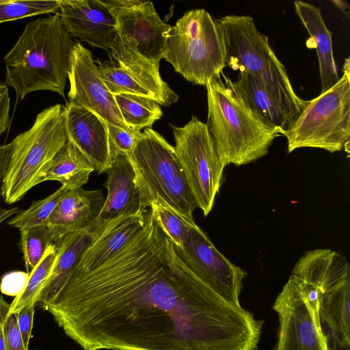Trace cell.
Returning a JSON list of instances; mask_svg holds the SVG:
<instances>
[{"mask_svg":"<svg viewBox=\"0 0 350 350\" xmlns=\"http://www.w3.org/2000/svg\"><path fill=\"white\" fill-rule=\"evenodd\" d=\"M144 213L119 251L73 270L44 309L83 350H257L263 321L209 288Z\"/></svg>","mask_w":350,"mask_h":350,"instance_id":"1","label":"cell"},{"mask_svg":"<svg viewBox=\"0 0 350 350\" xmlns=\"http://www.w3.org/2000/svg\"><path fill=\"white\" fill-rule=\"evenodd\" d=\"M74 44L57 12L31 21L3 58L4 83L21 100L41 90L64 97Z\"/></svg>","mask_w":350,"mask_h":350,"instance_id":"2","label":"cell"},{"mask_svg":"<svg viewBox=\"0 0 350 350\" xmlns=\"http://www.w3.org/2000/svg\"><path fill=\"white\" fill-rule=\"evenodd\" d=\"M209 80L206 88V126L224 167L254 162L268 154L280 133L264 122L221 73Z\"/></svg>","mask_w":350,"mask_h":350,"instance_id":"3","label":"cell"},{"mask_svg":"<svg viewBox=\"0 0 350 350\" xmlns=\"http://www.w3.org/2000/svg\"><path fill=\"white\" fill-rule=\"evenodd\" d=\"M215 21L226 66L258 79L293 120L308 100L296 94L285 66L270 46L268 38L258 30L253 17L226 15Z\"/></svg>","mask_w":350,"mask_h":350,"instance_id":"4","label":"cell"},{"mask_svg":"<svg viewBox=\"0 0 350 350\" xmlns=\"http://www.w3.org/2000/svg\"><path fill=\"white\" fill-rule=\"evenodd\" d=\"M292 274L318 290V318L328 350H349L350 266L342 254L329 249L306 252Z\"/></svg>","mask_w":350,"mask_h":350,"instance_id":"5","label":"cell"},{"mask_svg":"<svg viewBox=\"0 0 350 350\" xmlns=\"http://www.w3.org/2000/svg\"><path fill=\"white\" fill-rule=\"evenodd\" d=\"M134 170L143 213L159 198L182 215L193 219L197 204L174 147L146 128L128 157Z\"/></svg>","mask_w":350,"mask_h":350,"instance_id":"6","label":"cell"},{"mask_svg":"<svg viewBox=\"0 0 350 350\" xmlns=\"http://www.w3.org/2000/svg\"><path fill=\"white\" fill-rule=\"evenodd\" d=\"M11 142V157L0 187L1 197L9 204L42 183L47 164L67 142L65 106L56 104L43 109L31 127Z\"/></svg>","mask_w":350,"mask_h":350,"instance_id":"7","label":"cell"},{"mask_svg":"<svg viewBox=\"0 0 350 350\" xmlns=\"http://www.w3.org/2000/svg\"><path fill=\"white\" fill-rule=\"evenodd\" d=\"M331 88L308 100L301 113L282 135L288 152L301 148H321L332 153L342 150L350 137V71Z\"/></svg>","mask_w":350,"mask_h":350,"instance_id":"8","label":"cell"},{"mask_svg":"<svg viewBox=\"0 0 350 350\" xmlns=\"http://www.w3.org/2000/svg\"><path fill=\"white\" fill-rule=\"evenodd\" d=\"M165 59L187 81L206 85L226 67L215 19L204 9L188 10L171 27Z\"/></svg>","mask_w":350,"mask_h":350,"instance_id":"9","label":"cell"},{"mask_svg":"<svg viewBox=\"0 0 350 350\" xmlns=\"http://www.w3.org/2000/svg\"><path fill=\"white\" fill-rule=\"evenodd\" d=\"M170 126L174 149L197 207L207 216L219 192L224 169L213 138L206 124L195 116L183 126Z\"/></svg>","mask_w":350,"mask_h":350,"instance_id":"10","label":"cell"},{"mask_svg":"<svg viewBox=\"0 0 350 350\" xmlns=\"http://www.w3.org/2000/svg\"><path fill=\"white\" fill-rule=\"evenodd\" d=\"M273 308L280 322L278 342L273 350H328L319 321L297 276H290Z\"/></svg>","mask_w":350,"mask_h":350,"instance_id":"11","label":"cell"},{"mask_svg":"<svg viewBox=\"0 0 350 350\" xmlns=\"http://www.w3.org/2000/svg\"><path fill=\"white\" fill-rule=\"evenodd\" d=\"M69 103L92 111L106 124L131 130L122 118L113 94L101 78L90 51L75 42L68 73Z\"/></svg>","mask_w":350,"mask_h":350,"instance_id":"12","label":"cell"},{"mask_svg":"<svg viewBox=\"0 0 350 350\" xmlns=\"http://www.w3.org/2000/svg\"><path fill=\"white\" fill-rule=\"evenodd\" d=\"M181 248L196 273L209 288L231 305L241 306L239 295L247 275L244 270L219 252L197 225Z\"/></svg>","mask_w":350,"mask_h":350,"instance_id":"13","label":"cell"},{"mask_svg":"<svg viewBox=\"0 0 350 350\" xmlns=\"http://www.w3.org/2000/svg\"><path fill=\"white\" fill-rule=\"evenodd\" d=\"M110 12L115 17L119 38L146 60L159 65L167 54L171 26L161 20L153 3L140 1Z\"/></svg>","mask_w":350,"mask_h":350,"instance_id":"14","label":"cell"},{"mask_svg":"<svg viewBox=\"0 0 350 350\" xmlns=\"http://www.w3.org/2000/svg\"><path fill=\"white\" fill-rule=\"evenodd\" d=\"M57 13L72 37L110 50L116 36V19L101 0H60Z\"/></svg>","mask_w":350,"mask_h":350,"instance_id":"15","label":"cell"},{"mask_svg":"<svg viewBox=\"0 0 350 350\" xmlns=\"http://www.w3.org/2000/svg\"><path fill=\"white\" fill-rule=\"evenodd\" d=\"M67 142L72 144L103 174L113 163L106 123L88 109L67 102L65 106Z\"/></svg>","mask_w":350,"mask_h":350,"instance_id":"16","label":"cell"},{"mask_svg":"<svg viewBox=\"0 0 350 350\" xmlns=\"http://www.w3.org/2000/svg\"><path fill=\"white\" fill-rule=\"evenodd\" d=\"M101 189L68 190L57 202L46 226L53 242L88 228L96 221L105 202Z\"/></svg>","mask_w":350,"mask_h":350,"instance_id":"17","label":"cell"},{"mask_svg":"<svg viewBox=\"0 0 350 350\" xmlns=\"http://www.w3.org/2000/svg\"><path fill=\"white\" fill-rule=\"evenodd\" d=\"M105 172L107 179L104 186L107 195L93 224L96 232L118 217L142 213L135 174L129 157H117Z\"/></svg>","mask_w":350,"mask_h":350,"instance_id":"18","label":"cell"},{"mask_svg":"<svg viewBox=\"0 0 350 350\" xmlns=\"http://www.w3.org/2000/svg\"><path fill=\"white\" fill-rule=\"evenodd\" d=\"M144 212L122 215L106 224L96 233L91 245L82 254L73 270L90 271L119 251L143 226Z\"/></svg>","mask_w":350,"mask_h":350,"instance_id":"19","label":"cell"},{"mask_svg":"<svg viewBox=\"0 0 350 350\" xmlns=\"http://www.w3.org/2000/svg\"><path fill=\"white\" fill-rule=\"evenodd\" d=\"M295 12L308 31L310 38L307 46L317 51L321 92L334 85L339 80L334 57L332 33L327 27L319 8L303 1L294 2Z\"/></svg>","mask_w":350,"mask_h":350,"instance_id":"20","label":"cell"},{"mask_svg":"<svg viewBox=\"0 0 350 350\" xmlns=\"http://www.w3.org/2000/svg\"><path fill=\"white\" fill-rule=\"evenodd\" d=\"M97 232L92 225L85 230L72 232L54 242L57 256L39 295L38 302L42 308H44L58 293Z\"/></svg>","mask_w":350,"mask_h":350,"instance_id":"21","label":"cell"},{"mask_svg":"<svg viewBox=\"0 0 350 350\" xmlns=\"http://www.w3.org/2000/svg\"><path fill=\"white\" fill-rule=\"evenodd\" d=\"M109 51L118 64L156 96L159 105L170 106L178 101V94L163 80L159 65L142 57L117 34Z\"/></svg>","mask_w":350,"mask_h":350,"instance_id":"22","label":"cell"},{"mask_svg":"<svg viewBox=\"0 0 350 350\" xmlns=\"http://www.w3.org/2000/svg\"><path fill=\"white\" fill-rule=\"evenodd\" d=\"M233 85L252 111L282 135L293 118L264 85L254 76L245 72H239Z\"/></svg>","mask_w":350,"mask_h":350,"instance_id":"23","label":"cell"},{"mask_svg":"<svg viewBox=\"0 0 350 350\" xmlns=\"http://www.w3.org/2000/svg\"><path fill=\"white\" fill-rule=\"evenodd\" d=\"M94 170V165L67 142L47 164L42 182L56 180L68 190L78 189L88 183Z\"/></svg>","mask_w":350,"mask_h":350,"instance_id":"24","label":"cell"},{"mask_svg":"<svg viewBox=\"0 0 350 350\" xmlns=\"http://www.w3.org/2000/svg\"><path fill=\"white\" fill-rule=\"evenodd\" d=\"M113 96L124 122L131 129L151 128L163 116L160 105L150 98L129 94Z\"/></svg>","mask_w":350,"mask_h":350,"instance_id":"25","label":"cell"},{"mask_svg":"<svg viewBox=\"0 0 350 350\" xmlns=\"http://www.w3.org/2000/svg\"><path fill=\"white\" fill-rule=\"evenodd\" d=\"M57 256L55 245L53 243L40 262L29 273L25 290L20 295L14 297L10 304L8 314H16L24 307L38 302L39 295L50 275Z\"/></svg>","mask_w":350,"mask_h":350,"instance_id":"26","label":"cell"},{"mask_svg":"<svg viewBox=\"0 0 350 350\" xmlns=\"http://www.w3.org/2000/svg\"><path fill=\"white\" fill-rule=\"evenodd\" d=\"M150 208L163 232L176 245L183 247L196 226L193 219L182 215L159 198L151 203Z\"/></svg>","mask_w":350,"mask_h":350,"instance_id":"27","label":"cell"},{"mask_svg":"<svg viewBox=\"0 0 350 350\" xmlns=\"http://www.w3.org/2000/svg\"><path fill=\"white\" fill-rule=\"evenodd\" d=\"M101 78L112 94H129L150 98L158 104L156 96L134 79L125 69L113 62H98Z\"/></svg>","mask_w":350,"mask_h":350,"instance_id":"28","label":"cell"},{"mask_svg":"<svg viewBox=\"0 0 350 350\" xmlns=\"http://www.w3.org/2000/svg\"><path fill=\"white\" fill-rule=\"evenodd\" d=\"M68 189L62 186L46 198L33 201L29 207L16 214L8 225L20 231L38 226H46L47 219L59 200Z\"/></svg>","mask_w":350,"mask_h":350,"instance_id":"29","label":"cell"},{"mask_svg":"<svg viewBox=\"0 0 350 350\" xmlns=\"http://www.w3.org/2000/svg\"><path fill=\"white\" fill-rule=\"evenodd\" d=\"M60 0H0V23L36 15L57 13Z\"/></svg>","mask_w":350,"mask_h":350,"instance_id":"30","label":"cell"},{"mask_svg":"<svg viewBox=\"0 0 350 350\" xmlns=\"http://www.w3.org/2000/svg\"><path fill=\"white\" fill-rule=\"evenodd\" d=\"M20 245L27 269H32L42 259L49 245L53 243L46 226H38L20 231Z\"/></svg>","mask_w":350,"mask_h":350,"instance_id":"31","label":"cell"},{"mask_svg":"<svg viewBox=\"0 0 350 350\" xmlns=\"http://www.w3.org/2000/svg\"><path fill=\"white\" fill-rule=\"evenodd\" d=\"M108 129L113 162L118 156L129 157L141 137V131L125 130L117 126L106 124Z\"/></svg>","mask_w":350,"mask_h":350,"instance_id":"32","label":"cell"},{"mask_svg":"<svg viewBox=\"0 0 350 350\" xmlns=\"http://www.w3.org/2000/svg\"><path fill=\"white\" fill-rule=\"evenodd\" d=\"M29 278V273L22 271H12L5 273L0 282L1 293L8 296L18 297L25 290Z\"/></svg>","mask_w":350,"mask_h":350,"instance_id":"33","label":"cell"},{"mask_svg":"<svg viewBox=\"0 0 350 350\" xmlns=\"http://www.w3.org/2000/svg\"><path fill=\"white\" fill-rule=\"evenodd\" d=\"M36 304H31L16 314L17 325L25 350H28L31 335Z\"/></svg>","mask_w":350,"mask_h":350,"instance_id":"34","label":"cell"},{"mask_svg":"<svg viewBox=\"0 0 350 350\" xmlns=\"http://www.w3.org/2000/svg\"><path fill=\"white\" fill-rule=\"evenodd\" d=\"M3 328L7 340V350H25L16 314H7L3 322Z\"/></svg>","mask_w":350,"mask_h":350,"instance_id":"35","label":"cell"},{"mask_svg":"<svg viewBox=\"0 0 350 350\" xmlns=\"http://www.w3.org/2000/svg\"><path fill=\"white\" fill-rule=\"evenodd\" d=\"M9 310L10 304L0 295V350H7V340L3 328V322Z\"/></svg>","mask_w":350,"mask_h":350,"instance_id":"36","label":"cell"},{"mask_svg":"<svg viewBox=\"0 0 350 350\" xmlns=\"http://www.w3.org/2000/svg\"><path fill=\"white\" fill-rule=\"evenodd\" d=\"M12 151V142L0 146V183L2 182L5 175L11 157Z\"/></svg>","mask_w":350,"mask_h":350,"instance_id":"37","label":"cell"},{"mask_svg":"<svg viewBox=\"0 0 350 350\" xmlns=\"http://www.w3.org/2000/svg\"><path fill=\"white\" fill-rule=\"evenodd\" d=\"M102 3L109 10L130 6L139 3V0H101Z\"/></svg>","mask_w":350,"mask_h":350,"instance_id":"38","label":"cell"},{"mask_svg":"<svg viewBox=\"0 0 350 350\" xmlns=\"http://www.w3.org/2000/svg\"><path fill=\"white\" fill-rule=\"evenodd\" d=\"M1 188H0V224L3 221L11 217L12 216L17 214L18 213V208L16 207H13L11 208H5L1 207Z\"/></svg>","mask_w":350,"mask_h":350,"instance_id":"39","label":"cell"},{"mask_svg":"<svg viewBox=\"0 0 350 350\" xmlns=\"http://www.w3.org/2000/svg\"><path fill=\"white\" fill-rule=\"evenodd\" d=\"M5 122L4 109L2 101L0 97V136L3 133Z\"/></svg>","mask_w":350,"mask_h":350,"instance_id":"40","label":"cell"}]
</instances>
